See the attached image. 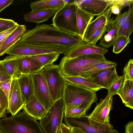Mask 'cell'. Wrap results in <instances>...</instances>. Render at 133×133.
Wrapping results in <instances>:
<instances>
[{
    "label": "cell",
    "mask_w": 133,
    "mask_h": 133,
    "mask_svg": "<svg viewBox=\"0 0 133 133\" xmlns=\"http://www.w3.org/2000/svg\"><path fill=\"white\" fill-rule=\"evenodd\" d=\"M21 40L26 43L38 45H56L69 50L84 41L78 36L58 29L50 25H37L34 28L28 30Z\"/></svg>",
    "instance_id": "cell-1"
},
{
    "label": "cell",
    "mask_w": 133,
    "mask_h": 133,
    "mask_svg": "<svg viewBox=\"0 0 133 133\" xmlns=\"http://www.w3.org/2000/svg\"><path fill=\"white\" fill-rule=\"evenodd\" d=\"M0 129L4 133H44L39 123L24 110L1 119Z\"/></svg>",
    "instance_id": "cell-2"
},
{
    "label": "cell",
    "mask_w": 133,
    "mask_h": 133,
    "mask_svg": "<svg viewBox=\"0 0 133 133\" xmlns=\"http://www.w3.org/2000/svg\"><path fill=\"white\" fill-rule=\"evenodd\" d=\"M64 109L78 107L90 108L98 99L96 92L66 81L63 96Z\"/></svg>",
    "instance_id": "cell-3"
},
{
    "label": "cell",
    "mask_w": 133,
    "mask_h": 133,
    "mask_svg": "<svg viewBox=\"0 0 133 133\" xmlns=\"http://www.w3.org/2000/svg\"><path fill=\"white\" fill-rule=\"evenodd\" d=\"M106 59L104 55L99 54L81 56L71 58L64 56L58 65L63 76H80L89 67Z\"/></svg>",
    "instance_id": "cell-4"
},
{
    "label": "cell",
    "mask_w": 133,
    "mask_h": 133,
    "mask_svg": "<svg viewBox=\"0 0 133 133\" xmlns=\"http://www.w3.org/2000/svg\"><path fill=\"white\" fill-rule=\"evenodd\" d=\"M52 25L58 29L80 37L75 1L73 3H67L57 11L52 19Z\"/></svg>",
    "instance_id": "cell-5"
},
{
    "label": "cell",
    "mask_w": 133,
    "mask_h": 133,
    "mask_svg": "<svg viewBox=\"0 0 133 133\" xmlns=\"http://www.w3.org/2000/svg\"><path fill=\"white\" fill-rule=\"evenodd\" d=\"M68 49L56 45H38L30 44L21 40L18 41L6 53L18 57L32 56L44 54L64 53Z\"/></svg>",
    "instance_id": "cell-6"
},
{
    "label": "cell",
    "mask_w": 133,
    "mask_h": 133,
    "mask_svg": "<svg viewBox=\"0 0 133 133\" xmlns=\"http://www.w3.org/2000/svg\"><path fill=\"white\" fill-rule=\"evenodd\" d=\"M40 71L46 81L54 102L63 98L66 81L59 65L45 66Z\"/></svg>",
    "instance_id": "cell-7"
},
{
    "label": "cell",
    "mask_w": 133,
    "mask_h": 133,
    "mask_svg": "<svg viewBox=\"0 0 133 133\" xmlns=\"http://www.w3.org/2000/svg\"><path fill=\"white\" fill-rule=\"evenodd\" d=\"M65 105L63 98L54 102L43 116L39 119L40 126L44 133H56L62 123Z\"/></svg>",
    "instance_id": "cell-8"
},
{
    "label": "cell",
    "mask_w": 133,
    "mask_h": 133,
    "mask_svg": "<svg viewBox=\"0 0 133 133\" xmlns=\"http://www.w3.org/2000/svg\"><path fill=\"white\" fill-rule=\"evenodd\" d=\"M63 118L66 124L71 128L79 127L88 133H110L113 129L110 123H101L90 118L85 114L78 118Z\"/></svg>",
    "instance_id": "cell-9"
},
{
    "label": "cell",
    "mask_w": 133,
    "mask_h": 133,
    "mask_svg": "<svg viewBox=\"0 0 133 133\" xmlns=\"http://www.w3.org/2000/svg\"><path fill=\"white\" fill-rule=\"evenodd\" d=\"M31 75L33 82L34 95L48 110L54 102L46 81L40 71Z\"/></svg>",
    "instance_id": "cell-10"
},
{
    "label": "cell",
    "mask_w": 133,
    "mask_h": 133,
    "mask_svg": "<svg viewBox=\"0 0 133 133\" xmlns=\"http://www.w3.org/2000/svg\"><path fill=\"white\" fill-rule=\"evenodd\" d=\"M81 77L107 90L109 89L113 83L120 77L117 74L115 67L104 69Z\"/></svg>",
    "instance_id": "cell-11"
},
{
    "label": "cell",
    "mask_w": 133,
    "mask_h": 133,
    "mask_svg": "<svg viewBox=\"0 0 133 133\" xmlns=\"http://www.w3.org/2000/svg\"><path fill=\"white\" fill-rule=\"evenodd\" d=\"M112 104L113 96L107 94L104 98L100 100L89 117L101 123H110L109 114Z\"/></svg>",
    "instance_id": "cell-12"
},
{
    "label": "cell",
    "mask_w": 133,
    "mask_h": 133,
    "mask_svg": "<svg viewBox=\"0 0 133 133\" xmlns=\"http://www.w3.org/2000/svg\"><path fill=\"white\" fill-rule=\"evenodd\" d=\"M108 51L99 45L83 41L77 46L64 53V56L71 58L79 56L99 54L104 55Z\"/></svg>",
    "instance_id": "cell-13"
},
{
    "label": "cell",
    "mask_w": 133,
    "mask_h": 133,
    "mask_svg": "<svg viewBox=\"0 0 133 133\" xmlns=\"http://www.w3.org/2000/svg\"><path fill=\"white\" fill-rule=\"evenodd\" d=\"M8 112L14 115L22 109L24 105L17 78L12 79L8 98Z\"/></svg>",
    "instance_id": "cell-14"
},
{
    "label": "cell",
    "mask_w": 133,
    "mask_h": 133,
    "mask_svg": "<svg viewBox=\"0 0 133 133\" xmlns=\"http://www.w3.org/2000/svg\"><path fill=\"white\" fill-rule=\"evenodd\" d=\"M81 9L94 16L102 14L110 4L105 0H75Z\"/></svg>",
    "instance_id": "cell-15"
},
{
    "label": "cell",
    "mask_w": 133,
    "mask_h": 133,
    "mask_svg": "<svg viewBox=\"0 0 133 133\" xmlns=\"http://www.w3.org/2000/svg\"><path fill=\"white\" fill-rule=\"evenodd\" d=\"M18 66L20 75L32 74L43 67L39 62L31 56L19 57Z\"/></svg>",
    "instance_id": "cell-16"
},
{
    "label": "cell",
    "mask_w": 133,
    "mask_h": 133,
    "mask_svg": "<svg viewBox=\"0 0 133 133\" xmlns=\"http://www.w3.org/2000/svg\"><path fill=\"white\" fill-rule=\"evenodd\" d=\"M37 119H40L48 110L39 102L34 95L26 102L22 109Z\"/></svg>",
    "instance_id": "cell-17"
},
{
    "label": "cell",
    "mask_w": 133,
    "mask_h": 133,
    "mask_svg": "<svg viewBox=\"0 0 133 133\" xmlns=\"http://www.w3.org/2000/svg\"><path fill=\"white\" fill-rule=\"evenodd\" d=\"M112 14L110 9H107L102 14L97 16L96 19L91 22L84 34L83 41L87 42L95 31L102 25L107 24Z\"/></svg>",
    "instance_id": "cell-18"
},
{
    "label": "cell",
    "mask_w": 133,
    "mask_h": 133,
    "mask_svg": "<svg viewBox=\"0 0 133 133\" xmlns=\"http://www.w3.org/2000/svg\"><path fill=\"white\" fill-rule=\"evenodd\" d=\"M113 18L108 19L107 24V33L100 39L99 43V45L106 49L113 46L118 37V31Z\"/></svg>",
    "instance_id": "cell-19"
},
{
    "label": "cell",
    "mask_w": 133,
    "mask_h": 133,
    "mask_svg": "<svg viewBox=\"0 0 133 133\" xmlns=\"http://www.w3.org/2000/svg\"><path fill=\"white\" fill-rule=\"evenodd\" d=\"M17 79L23 100L25 103L34 95L32 78L31 75L21 74Z\"/></svg>",
    "instance_id": "cell-20"
},
{
    "label": "cell",
    "mask_w": 133,
    "mask_h": 133,
    "mask_svg": "<svg viewBox=\"0 0 133 133\" xmlns=\"http://www.w3.org/2000/svg\"><path fill=\"white\" fill-rule=\"evenodd\" d=\"M67 3L64 0H41L32 2L30 6L32 11L48 10L57 11Z\"/></svg>",
    "instance_id": "cell-21"
},
{
    "label": "cell",
    "mask_w": 133,
    "mask_h": 133,
    "mask_svg": "<svg viewBox=\"0 0 133 133\" xmlns=\"http://www.w3.org/2000/svg\"><path fill=\"white\" fill-rule=\"evenodd\" d=\"M77 26L80 38L83 40L86 29L94 16L90 14L81 8L75 2Z\"/></svg>",
    "instance_id": "cell-22"
},
{
    "label": "cell",
    "mask_w": 133,
    "mask_h": 133,
    "mask_svg": "<svg viewBox=\"0 0 133 133\" xmlns=\"http://www.w3.org/2000/svg\"><path fill=\"white\" fill-rule=\"evenodd\" d=\"M26 26L19 25L16 29L9 35L0 48V56L5 54L18 41L20 40L26 31Z\"/></svg>",
    "instance_id": "cell-23"
},
{
    "label": "cell",
    "mask_w": 133,
    "mask_h": 133,
    "mask_svg": "<svg viewBox=\"0 0 133 133\" xmlns=\"http://www.w3.org/2000/svg\"><path fill=\"white\" fill-rule=\"evenodd\" d=\"M117 94L119 96L126 107L133 109V81H125Z\"/></svg>",
    "instance_id": "cell-24"
},
{
    "label": "cell",
    "mask_w": 133,
    "mask_h": 133,
    "mask_svg": "<svg viewBox=\"0 0 133 133\" xmlns=\"http://www.w3.org/2000/svg\"><path fill=\"white\" fill-rule=\"evenodd\" d=\"M56 11L52 10L32 11L24 15L25 20L27 22H34L38 24L48 21Z\"/></svg>",
    "instance_id": "cell-25"
},
{
    "label": "cell",
    "mask_w": 133,
    "mask_h": 133,
    "mask_svg": "<svg viewBox=\"0 0 133 133\" xmlns=\"http://www.w3.org/2000/svg\"><path fill=\"white\" fill-rule=\"evenodd\" d=\"M65 81L74 84L96 92L103 88L80 76H64Z\"/></svg>",
    "instance_id": "cell-26"
},
{
    "label": "cell",
    "mask_w": 133,
    "mask_h": 133,
    "mask_svg": "<svg viewBox=\"0 0 133 133\" xmlns=\"http://www.w3.org/2000/svg\"><path fill=\"white\" fill-rule=\"evenodd\" d=\"M18 58L19 57L9 55L1 60L8 73L13 78H17L20 75L18 66Z\"/></svg>",
    "instance_id": "cell-27"
},
{
    "label": "cell",
    "mask_w": 133,
    "mask_h": 133,
    "mask_svg": "<svg viewBox=\"0 0 133 133\" xmlns=\"http://www.w3.org/2000/svg\"><path fill=\"white\" fill-rule=\"evenodd\" d=\"M127 12L128 15L126 20L118 31V37L123 36L130 38L133 32V4L129 6Z\"/></svg>",
    "instance_id": "cell-28"
},
{
    "label": "cell",
    "mask_w": 133,
    "mask_h": 133,
    "mask_svg": "<svg viewBox=\"0 0 133 133\" xmlns=\"http://www.w3.org/2000/svg\"><path fill=\"white\" fill-rule=\"evenodd\" d=\"M117 63L107 59L91 66L85 70L80 76H83L92 74L99 71L117 66Z\"/></svg>",
    "instance_id": "cell-29"
},
{
    "label": "cell",
    "mask_w": 133,
    "mask_h": 133,
    "mask_svg": "<svg viewBox=\"0 0 133 133\" xmlns=\"http://www.w3.org/2000/svg\"><path fill=\"white\" fill-rule=\"evenodd\" d=\"M60 54L53 52L44 54L31 56L39 62L43 67L52 64L58 59Z\"/></svg>",
    "instance_id": "cell-30"
},
{
    "label": "cell",
    "mask_w": 133,
    "mask_h": 133,
    "mask_svg": "<svg viewBox=\"0 0 133 133\" xmlns=\"http://www.w3.org/2000/svg\"><path fill=\"white\" fill-rule=\"evenodd\" d=\"M130 42V38L125 36H118L113 45V52L116 54L120 53Z\"/></svg>",
    "instance_id": "cell-31"
},
{
    "label": "cell",
    "mask_w": 133,
    "mask_h": 133,
    "mask_svg": "<svg viewBox=\"0 0 133 133\" xmlns=\"http://www.w3.org/2000/svg\"><path fill=\"white\" fill-rule=\"evenodd\" d=\"M86 112L85 109L78 107L64 109V116L71 118H78L85 115Z\"/></svg>",
    "instance_id": "cell-32"
},
{
    "label": "cell",
    "mask_w": 133,
    "mask_h": 133,
    "mask_svg": "<svg viewBox=\"0 0 133 133\" xmlns=\"http://www.w3.org/2000/svg\"><path fill=\"white\" fill-rule=\"evenodd\" d=\"M8 98L3 90L0 89V118L6 117L8 112Z\"/></svg>",
    "instance_id": "cell-33"
},
{
    "label": "cell",
    "mask_w": 133,
    "mask_h": 133,
    "mask_svg": "<svg viewBox=\"0 0 133 133\" xmlns=\"http://www.w3.org/2000/svg\"><path fill=\"white\" fill-rule=\"evenodd\" d=\"M125 81L123 75L120 76L112 85L109 89L108 90V94L112 96L117 94V93L123 85Z\"/></svg>",
    "instance_id": "cell-34"
},
{
    "label": "cell",
    "mask_w": 133,
    "mask_h": 133,
    "mask_svg": "<svg viewBox=\"0 0 133 133\" xmlns=\"http://www.w3.org/2000/svg\"><path fill=\"white\" fill-rule=\"evenodd\" d=\"M107 24L102 25L95 31L86 42L96 44L106 32Z\"/></svg>",
    "instance_id": "cell-35"
},
{
    "label": "cell",
    "mask_w": 133,
    "mask_h": 133,
    "mask_svg": "<svg viewBox=\"0 0 133 133\" xmlns=\"http://www.w3.org/2000/svg\"><path fill=\"white\" fill-rule=\"evenodd\" d=\"M125 81H133V60L130 59L126 64L123 71Z\"/></svg>",
    "instance_id": "cell-36"
},
{
    "label": "cell",
    "mask_w": 133,
    "mask_h": 133,
    "mask_svg": "<svg viewBox=\"0 0 133 133\" xmlns=\"http://www.w3.org/2000/svg\"><path fill=\"white\" fill-rule=\"evenodd\" d=\"M109 2L111 5L109 6L112 13L115 14H119L122 9L123 6V0H110Z\"/></svg>",
    "instance_id": "cell-37"
},
{
    "label": "cell",
    "mask_w": 133,
    "mask_h": 133,
    "mask_svg": "<svg viewBox=\"0 0 133 133\" xmlns=\"http://www.w3.org/2000/svg\"><path fill=\"white\" fill-rule=\"evenodd\" d=\"M18 24L12 19L0 18V32Z\"/></svg>",
    "instance_id": "cell-38"
},
{
    "label": "cell",
    "mask_w": 133,
    "mask_h": 133,
    "mask_svg": "<svg viewBox=\"0 0 133 133\" xmlns=\"http://www.w3.org/2000/svg\"><path fill=\"white\" fill-rule=\"evenodd\" d=\"M19 24L0 32V48L9 35L16 29Z\"/></svg>",
    "instance_id": "cell-39"
},
{
    "label": "cell",
    "mask_w": 133,
    "mask_h": 133,
    "mask_svg": "<svg viewBox=\"0 0 133 133\" xmlns=\"http://www.w3.org/2000/svg\"><path fill=\"white\" fill-rule=\"evenodd\" d=\"M127 15L128 12L126 11L123 13L117 14L116 18L114 19L118 31L126 20Z\"/></svg>",
    "instance_id": "cell-40"
},
{
    "label": "cell",
    "mask_w": 133,
    "mask_h": 133,
    "mask_svg": "<svg viewBox=\"0 0 133 133\" xmlns=\"http://www.w3.org/2000/svg\"><path fill=\"white\" fill-rule=\"evenodd\" d=\"M13 78L11 80L3 81L0 82V89L3 91L6 96L8 99Z\"/></svg>",
    "instance_id": "cell-41"
},
{
    "label": "cell",
    "mask_w": 133,
    "mask_h": 133,
    "mask_svg": "<svg viewBox=\"0 0 133 133\" xmlns=\"http://www.w3.org/2000/svg\"><path fill=\"white\" fill-rule=\"evenodd\" d=\"M13 78L8 73L0 60V82Z\"/></svg>",
    "instance_id": "cell-42"
},
{
    "label": "cell",
    "mask_w": 133,
    "mask_h": 133,
    "mask_svg": "<svg viewBox=\"0 0 133 133\" xmlns=\"http://www.w3.org/2000/svg\"><path fill=\"white\" fill-rule=\"evenodd\" d=\"M56 133H72L71 128L62 123L57 128Z\"/></svg>",
    "instance_id": "cell-43"
},
{
    "label": "cell",
    "mask_w": 133,
    "mask_h": 133,
    "mask_svg": "<svg viewBox=\"0 0 133 133\" xmlns=\"http://www.w3.org/2000/svg\"><path fill=\"white\" fill-rule=\"evenodd\" d=\"M14 0H0V12L12 4Z\"/></svg>",
    "instance_id": "cell-44"
},
{
    "label": "cell",
    "mask_w": 133,
    "mask_h": 133,
    "mask_svg": "<svg viewBox=\"0 0 133 133\" xmlns=\"http://www.w3.org/2000/svg\"><path fill=\"white\" fill-rule=\"evenodd\" d=\"M125 133H133V122H128L125 126Z\"/></svg>",
    "instance_id": "cell-45"
},
{
    "label": "cell",
    "mask_w": 133,
    "mask_h": 133,
    "mask_svg": "<svg viewBox=\"0 0 133 133\" xmlns=\"http://www.w3.org/2000/svg\"><path fill=\"white\" fill-rule=\"evenodd\" d=\"M72 133H88L77 127H74L71 128Z\"/></svg>",
    "instance_id": "cell-46"
},
{
    "label": "cell",
    "mask_w": 133,
    "mask_h": 133,
    "mask_svg": "<svg viewBox=\"0 0 133 133\" xmlns=\"http://www.w3.org/2000/svg\"><path fill=\"white\" fill-rule=\"evenodd\" d=\"M110 133H119L118 131L116 129H113L110 131Z\"/></svg>",
    "instance_id": "cell-47"
},
{
    "label": "cell",
    "mask_w": 133,
    "mask_h": 133,
    "mask_svg": "<svg viewBox=\"0 0 133 133\" xmlns=\"http://www.w3.org/2000/svg\"><path fill=\"white\" fill-rule=\"evenodd\" d=\"M0 133H4L3 131L0 129Z\"/></svg>",
    "instance_id": "cell-48"
}]
</instances>
